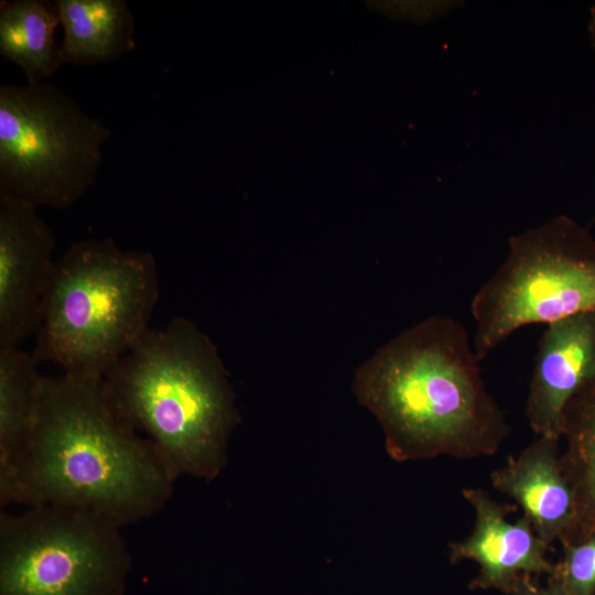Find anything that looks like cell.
Here are the masks:
<instances>
[{
    "label": "cell",
    "instance_id": "2e32d148",
    "mask_svg": "<svg viewBox=\"0 0 595 595\" xmlns=\"http://www.w3.org/2000/svg\"><path fill=\"white\" fill-rule=\"evenodd\" d=\"M561 547V556L547 582L566 595H595V532L578 543Z\"/></svg>",
    "mask_w": 595,
    "mask_h": 595
},
{
    "label": "cell",
    "instance_id": "9a60e30c",
    "mask_svg": "<svg viewBox=\"0 0 595 595\" xmlns=\"http://www.w3.org/2000/svg\"><path fill=\"white\" fill-rule=\"evenodd\" d=\"M563 472L573 488L576 518L561 544H575L595 532V379L566 404L561 421Z\"/></svg>",
    "mask_w": 595,
    "mask_h": 595
},
{
    "label": "cell",
    "instance_id": "e0dca14e",
    "mask_svg": "<svg viewBox=\"0 0 595 595\" xmlns=\"http://www.w3.org/2000/svg\"><path fill=\"white\" fill-rule=\"evenodd\" d=\"M508 595H566L554 584L547 582L545 586L540 585L536 577H526L519 586Z\"/></svg>",
    "mask_w": 595,
    "mask_h": 595
},
{
    "label": "cell",
    "instance_id": "9c48e42d",
    "mask_svg": "<svg viewBox=\"0 0 595 595\" xmlns=\"http://www.w3.org/2000/svg\"><path fill=\"white\" fill-rule=\"evenodd\" d=\"M475 512V523L467 538L451 542L450 562L465 560L478 564V573L469 589H496L505 595L515 591L528 576L549 575L553 563L547 559L550 548L521 516L516 521L508 516L517 506L500 504L480 488L462 490Z\"/></svg>",
    "mask_w": 595,
    "mask_h": 595
},
{
    "label": "cell",
    "instance_id": "d6986e66",
    "mask_svg": "<svg viewBox=\"0 0 595 595\" xmlns=\"http://www.w3.org/2000/svg\"><path fill=\"white\" fill-rule=\"evenodd\" d=\"M594 223H595V215H594V217H593V219H592V223H591V224H594Z\"/></svg>",
    "mask_w": 595,
    "mask_h": 595
},
{
    "label": "cell",
    "instance_id": "8fae6325",
    "mask_svg": "<svg viewBox=\"0 0 595 595\" xmlns=\"http://www.w3.org/2000/svg\"><path fill=\"white\" fill-rule=\"evenodd\" d=\"M561 437L539 435L490 473L495 489L511 498L549 545L563 542L576 518V500L562 467Z\"/></svg>",
    "mask_w": 595,
    "mask_h": 595
},
{
    "label": "cell",
    "instance_id": "7c38bea8",
    "mask_svg": "<svg viewBox=\"0 0 595 595\" xmlns=\"http://www.w3.org/2000/svg\"><path fill=\"white\" fill-rule=\"evenodd\" d=\"M40 361L20 347L0 348V506L12 505L35 430L43 378Z\"/></svg>",
    "mask_w": 595,
    "mask_h": 595
},
{
    "label": "cell",
    "instance_id": "5b68a950",
    "mask_svg": "<svg viewBox=\"0 0 595 595\" xmlns=\"http://www.w3.org/2000/svg\"><path fill=\"white\" fill-rule=\"evenodd\" d=\"M110 128L55 84L0 86V193L65 209L97 182Z\"/></svg>",
    "mask_w": 595,
    "mask_h": 595
},
{
    "label": "cell",
    "instance_id": "ac0fdd59",
    "mask_svg": "<svg viewBox=\"0 0 595 595\" xmlns=\"http://www.w3.org/2000/svg\"><path fill=\"white\" fill-rule=\"evenodd\" d=\"M588 29H589L592 43L595 47V4L591 9V21H589Z\"/></svg>",
    "mask_w": 595,
    "mask_h": 595
},
{
    "label": "cell",
    "instance_id": "277c9868",
    "mask_svg": "<svg viewBox=\"0 0 595 595\" xmlns=\"http://www.w3.org/2000/svg\"><path fill=\"white\" fill-rule=\"evenodd\" d=\"M159 295L151 252L111 238L74 242L56 259L33 355L63 372L104 377L150 328Z\"/></svg>",
    "mask_w": 595,
    "mask_h": 595
},
{
    "label": "cell",
    "instance_id": "52a82bcc",
    "mask_svg": "<svg viewBox=\"0 0 595 595\" xmlns=\"http://www.w3.org/2000/svg\"><path fill=\"white\" fill-rule=\"evenodd\" d=\"M115 521L89 510L0 512V595H125L131 555Z\"/></svg>",
    "mask_w": 595,
    "mask_h": 595
},
{
    "label": "cell",
    "instance_id": "7a4b0ae2",
    "mask_svg": "<svg viewBox=\"0 0 595 595\" xmlns=\"http://www.w3.org/2000/svg\"><path fill=\"white\" fill-rule=\"evenodd\" d=\"M465 327L433 315L378 348L354 391L380 423L397 462L496 454L511 432L486 388Z\"/></svg>",
    "mask_w": 595,
    "mask_h": 595
},
{
    "label": "cell",
    "instance_id": "ba28073f",
    "mask_svg": "<svg viewBox=\"0 0 595 595\" xmlns=\"http://www.w3.org/2000/svg\"><path fill=\"white\" fill-rule=\"evenodd\" d=\"M56 238L39 208L0 193V348L36 334L52 282Z\"/></svg>",
    "mask_w": 595,
    "mask_h": 595
},
{
    "label": "cell",
    "instance_id": "5bb4252c",
    "mask_svg": "<svg viewBox=\"0 0 595 595\" xmlns=\"http://www.w3.org/2000/svg\"><path fill=\"white\" fill-rule=\"evenodd\" d=\"M58 26L55 1H1L0 54L24 73L28 84H41L63 65Z\"/></svg>",
    "mask_w": 595,
    "mask_h": 595
},
{
    "label": "cell",
    "instance_id": "30bf717a",
    "mask_svg": "<svg viewBox=\"0 0 595 595\" xmlns=\"http://www.w3.org/2000/svg\"><path fill=\"white\" fill-rule=\"evenodd\" d=\"M545 326L538 343L524 414L537 436L561 437L566 404L595 379V310Z\"/></svg>",
    "mask_w": 595,
    "mask_h": 595
},
{
    "label": "cell",
    "instance_id": "8992f818",
    "mask_svg": "<svg viewBox=\"0 0 595 595\" xmlns=\"http://www.w3.org/2000/svg\"><path fill=\"white\" fill-rule=\"evenodd\" d=\"M595 310V238L560 215L509 239L505 261L470 301L479 361L523 326Z\"/></svg>",
    "mask_w": 595,
    "mask_h": 595
},
{
    "label": "cell",
    "instance_id": "4fadbf2b",
    "mask_svg": "<svg viewBox=\"0 0 595 595\" xmlns=\"http://www.w3.org/2000/svg\"><path fill=\"white\" fill-rule=\"evenodd\" d=\"M63 64L90 66L136 48L133 14L125 0H56Z\"/></svg>",
    "mask_w": 595,
    "mask_h": 595
},
{
    "label": "cell",
    "instance_id": "6da1fadb",
    "mask_svg": "<svg viewBox=\"0 0 595 595\" xmlns=\"http://www.w3.org/2000/svg\"><path fill=\"white\" fill-rule=\"evenodd\" d=\"M176 480L153 443L116 412L102 377L44 376L12 505L79 508L126 527L162 510Z\"/></svg>",
    "mask_w": 595,
    "mask_h": 595
},
{
    "label": "cell",
    "instance_id": "3957f363",
    "mask_svg": "<svg viewBox=\"0 0 595 595\" xmlns=\"http://www.w3.org/2000/svg\"><path fill=\"white\" fill-rule=\"evenodd\" d=\"M102 379L116 412L177 478L220 474L238 412L218 350L196 324L176 317L150 327Z\"/></svg>",
    "mask_w": 595,
    "mask_h": 595
}]
</instances>
